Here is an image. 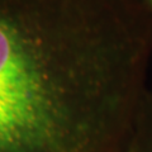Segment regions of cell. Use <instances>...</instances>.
I'll return each instance as SVG.
<instances>
[{
	"label": "cell",
	"mask_w": 152,
	"mask_h": 152,
	"mask_svg": "<svg viewBox=\"0 0 152 152\" xmlns=\"http://www.w3.org/2000/svg\"><path fill=\"white\" fill-rule=\"evenodd\" d=\"M127 152H152V86L141 99Z\"/></svg>",
	"instance_id": "cell-2"
},
{
	"label": "cell",
	"mask_w": 152,
	"mask_h": 152,
	"mask_svg": "<svg viewBox=\"0 0 152 152\" xmlns=\"http://www.w3.org/2000/svg\"><path fill=\"white\" fill-rule=\"evenodd\" d=\"M151 58L136 0H0V152H127Z\"/></svg>",
	"instance_id": "cell-1"
},
{
	"label": "cell",
	"mask_w": 152,
	"mask_h": 152,
	"mask_svg": "<svg viewBox=\"0 0 152 152\" xmlns=\"http://www.w3.org/2000/svg\"><path fill=\"white\" fill-rule=\"evenodd\" d=\"M137 3L142 7V9L147 13V15L150 17L151 22H152V0H136Z\"/></svg>",
	"instance_id": "cell-3"
}]
</instances>
